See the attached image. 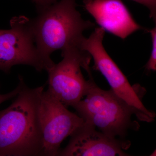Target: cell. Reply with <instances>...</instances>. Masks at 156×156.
I'll return each instance as SVG.
<instances>
[{
  "label": "cell",
  "mask_w": 156,
  "mask_h": 156,
  "mask_svg": "<svg viewBox=\"0 0 156 156\" xmlns=\"http://www.w3.org/2000/svg\"><path fill=\"white\" fill-rule=\"evenodd\" d=\"M19 81L16 98L0 111V156H42L39 108L44 86L30 88L21 76Z\"/></svg>",
  "instance_id": "obj_1"
},
{
  "label": "cell",
  "mask_w": 156,
  "mask_h": 156,
  "mask_svg": "<svg viewBox=\"0 0 156 156\" xmlns=\"http://www.w3.org/2000/svg\"><path fill=\"white\" fill-rule=\"evenodd\" d=\"M76 6L75 0H61L39 10L38 16L30 20L37 50L49 69L55 64L50 58L53 52L77 46L84 31L95 26L82 18Z\"/></svg>",
  "instance_id": "obj_2"
},
{
  "label": "cell",
  "mask_w": 156,
  "mask_h": 156,
  "mask_svg": "<svg viewBox=\"0 0 156 156\" xmlns=\"http://www.w3.org/2000/svg\"><path fill=\"white\" fill-rule=\"evenodd\" d=\"M90 84L86 98L73 107L78 115L98 131L113 138L124 137L134 128L131 117L133 108L111 89H101L93 80L91 70L87 72Z\"/></svg>",
  "instance_id": "obj_3"
},
{
  "label": "cell",
  "mask_w": 156,
  "mask_h": 156,
  "mask_svg": "<svg viewBox=\"0 0 156 156\" xmlns=\"http://www.w3.org/2000/svg\"><path fill=\"white\" fill-rule=\"evenodd\" d=\"M105 31L96 27L88 38L83 37L79 47L93 58V68L101 73L112 90L133 108L134 115L141 122H154L156 115L143 103L144 89L139 85L132 86L119 66L106 52L103 44Z\"/></svg>",
  "instance_id": "obj_4"
},
{
  "label": "cell",
  "mask_w": 156,
  "mask_h": 156,
  "mask_svg": "<svg viewBox=\"0 0 156 156\" xmlns=\"http://www.w3.org/2000/svg\"><path fill=\"white\" fill-rule=\"evenodd\" d=\"M62 60L48 71V89L66 107L74 106L85 96L90 79L84 78L81 68L89 66L91 57L76 45L62 50Z\"/></svg>",
  "instance_id": "obj_5"
},
{
  "label": "cell",
  "mask_w": 156,
  "mask_h": 156,
  "mask_svg": "<svg viewBox=\"0 0 156 156\" xmlns=\"http://www.w3.org/2000/svg\"><path fill=\"white\" fill-rule=\"evenodd\" d=\"M10 25V29L0 30V70L8 74L14 66L25 65L48 72L49 67L37 50L30 20L13 17Z\"/></svg>",
  "instance_id": "obj_6"
},
{
  "label": "cell",
  "mask_w": 156,
  "mask_h": 156,
  "mask_svg": "<svg viewBox=\"0 0 156 156\" xmlns=\"http://www.w3.org/2000/svg\"><path fill=\"white\" fill-rule=\"evenodd\" d=\"M39 117L43 136L42 156H58L62 143L84 124L47 90L42 93Z\"/></svg>",
  "instance_id": "obj_7"
},
{
  "label": "cell",
  "mask_w": 156,
  "mask_h": 156,
  "mask_svg": "<svg viewBox=\"0 0 156 156\" xmlns=\"http://www.w3.org/2000/svg\"><path fill=\"white\" fill-rule=\"evenodd\" d=\"M60 156H128L130 143L110 137L84 122L70 136Z\"/></svg>",
  "instance_id": "obj_8"
},
{
  "label": "cell",
  "mask_w": 156,
  "mask_h": 156,
  "mask_svg": "<svg viewBox=\"0 0 156 156\" xmlns=\"http://www.w3.org/2000/svg\"><path fill=\"white\" fill-rule=\"evenodd\" d=\"M83 3L100 27L121 39L143 29L122 0H83Z\"/></svg>",
  "instance_id": "obj_9"
},
{
  "label": "cell",
  "mask_w": 156,
  "mask_h": 156,
  "mask_svg": "<svg viewBox=\"0 0 156 156\" xmlns=\"http://www.w3.org/2000/svg\"><path fill=\"white\" fill-rule=\"evenodd\" d=\"M150 34L152 40L151 53L150 57L145 66L146 69L149 71H156V27L148 30Z\"/></svg>",
  "instance_id": "obj_10"
},
{
  "label": "cell",
  "mask_w": 156,
  "mask_h": 156,
  "mask_svg": "<svg viewBox=\"0 0 156 156\" xmlns=\"http://www.w3.org/2000/svg\"><path fill=\"white\" fill-rule=\"evenodd\" d=\"M143 5L148 9L150 11V17L156 23V0H132Z\"/></svg>",
  "instance_id": "obj_11"
},
{
  "label": "cell",
  "mask_w": 156,
  "mask_h": 156,
  "mask_svg": "<svg viewBox=\"0 0 156 156\" xmlns=\"http://www.w3.org/2000/svg\"><path fill=\"white\" fill-rule=\"evenodd\" d=\"M20 89V82L19 81V83H18L17 87L14 90L9 92V93H6V94H0V105L3 103V102L7 101L10 100V99H12L13 98L16 97Z\"/></svg>",
  "instance_id": "obj_12"
},
{
  "label": "cell",
  "mask_w": 156,
  "mask_h": 156,
  "mask_svg": "<svg viewBox=\"0 0 156 156\" xmlns=\"http://www.w3.org/2000/svg\"><path fill=\"white\" fill-rule=\"evenodd\" d=\"M39 6L38 10H41L50 6L56 2V0H33Z\"/></svg>",
  "instance_id": "obj_13"
}]
</instances>
